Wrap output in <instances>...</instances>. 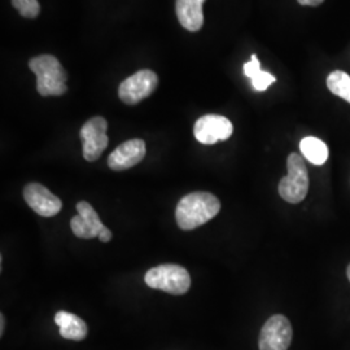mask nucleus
<instances>
[{
  "instance_id": "f257e3e1",
  "label": "nucleus",
  "mask_w": 350,
  "mask_h": 350,
  "mask_svg": "<svg viewBox=\"0 0 350 350\" xmlns=\"http://www.w3.org/2000/svg\"><path fill=\"white\" fill-rule=\"evenodd\" d=\"M221 211V202L209 192H192L182 198L175 211L179 228L195 230L213 219Z\"/></svg>"
},
{
  "instance_id": "f03ea898",
  "label": "nucleus",
  "mask_w": 350,
  "mask_h": 350,
  "mask_svg": "<svg viewBox=\"0 0 350 350\" xmlns=\"http://www.w3.org/2000/svg\"><path fill=\"white\" fill-rule=\"evenodd\" d=\"M29 68L37 75V90L42 96H62L68 91V75L55 56L33 57L29 62Z\"/></svg>"
},
{
  "instance_id": "7ed1b4c3",
  "label": "nucleus",
  "mask_w": 350,
  "mask_h": 350,
  "mask_svg": "<svg viewBox=\"0 0 350 350\" xmlns=\"http://www.w3.org/2000/svg\"><path fill=\"white\" fill-rule=\"evenodd\" d=\"M146 284L170 295H185L191 287V276L179 265L166 263L152 267L144 276Z\"/></svg>"
},
{
  "instance_id": "20e7f679",
  "label": "nucleus",
  "mask_w": 350,
  "mask_h": 350,
  "mask_svg": "<svg viewBox=\"0 0 350 350\" xmlns=\"http://www.w3.org/2000/svg\"><path fill=\"white\" fill-rule=\"evenodd\" d=\"M288 174L279 183V195L289 204H299L309 191V173L304 157L291 153L287 160Z\"/></svg>"
},
{
  "instance_id": "39448f33",
  "label": "nucleus",
  "mask_w": 350,
  "mask_h": 350,
  "mask_svg": "<svg viewBox=\"0 0 350 350\" xmlns=\"http://www.w3.org/2000/svg\"><path fill=\"white\" fill-rule=\"evenodd\" d=\"M108 122L100 116L92 117L82 126L79 137L83 143V157L88 163H94L100 159L103 152L107 150L109 139L107 135Z\"/></svg>"
},
{
  "instance_id": "423d86ee",
  "label": "nucleus",
  "mask_w": 350,
  "mask_h": 350,
  "mask_svg": "<svg viewBox=\"0 0 350 350\" xmlns=\"http://www.w3.org/2000/svg\"><path fill=\"white\" fill-rule=\"evenodd\" d=\"M159 85V77L152 70H139L125 79L118 88V96L127 105H135L150 96Z\"/></svg>"
},
{
  "instance_id": "0eeeda50",
  "label": "nucleus",
  "mask_w": 350,
  "mask_h": 350,
  "mask_svg": "<svg viewBox=\"0 0 350 350\" xmlns=\"http://www.w3.org/2000/svg\"><path fill=\"white\" fill-rule=\"evenodd\" d=\"M293 336L291 322L276 314L267 319L260 334V350H288Z\"/></svg>"
},
{
  "instance_id": "6e6552de",
  "label": "nucleus",
  "mask_w": 350,
  "mask_h": 350,
  "mask_svg": "<svg viewBox=\"0 0 350 350\" xmlns=\"http://www.w3.org/2000/svg\"><path fill=\"white\" fill-rule=\"evenodd\" d=\"M234 133V126L228 118L218 114H206L199 118L193 127L195 138L202 144L211 146L219 140H227Z\"/></svg>"
},
{
  "instance_id": "1a4fd4ad",
  "label": "nucleus",
  "mask_w": 350,
  "mask_h": 350,
  "mask_svg": "<svg viewBox=\"0 0 350 350\" xmlns=\"http://www.w3.org/2000/svg\"><path fill=\"white\" fill-rule=\"evenodd\" d=\"M24 199L34 212L46 218L59 214L63 208L62 200L39 183H29L24 188Z\"/></svg>"
},
{
  "instance_id": "9d476101",
  "label": "nucleus",
  "mask_w": 350,
  "mask_h": 350,
  "mask_svg": "<svg viewBox=\"0 0 350 350\" xmlns=\"http://www.w3.org/2000/svg\"><path fill=\"white\" fill-rule=\"evenodd\" d=\"M77 212L78 215L70 221V227L75 237L81 239L99 238L105 226L103 225L99 214L95 212L92 205L88 201H81L77 204Z\"/></svg>"
},
{
  "instance_id": "9b49d317",
  "label": "nucleus",
  "mask_w": 350,
  "mask_h": 350,
  "mask_svg": "<svg viewBox=\"0 0 350 350\" xmlns=\"http://www.w3.org/2000/svg\"><path fill=\"white\" fill-rule=\"evenodd\" d=\"M146 156V143L142 139H131L120 144L108 157V165L112 170L122 172L134 167Z\"/></svg>"
},
{
  "instance_id": "f8f14e48",
  "label": "nucleus",
  "mask_w": 350,
  "mask_h": 350,
  "mask_svg": "<svg viewBox=\"0 0 350 350\" xmlns=\"http://www.w3.org/2000/svg\"><path fill=\"white\" fill-rule=\"evenodd\" d=\"M204 1L205 0H176L175 11L179 24L188 31H199L204 25Z\"/></svg>"
},
{
  "instance_id": "ddd939ff",
  "label": "nucleus",
  "mask_w": 350,
  "mask_h": 350,
  "mask_svg": "<svg viewBox=\"0 0 350 350\" xmlns=\"http://www.w3.org/2000/svg\"><path fill=\"white\" fill-rule=\"evenodd\" d=\"M55 322L60 327V335L68 340L82 341L88 336V328L86 322L75 314L68 312H57Z\"/></svg>"
},
{
  "instance_id": "4468645a",
  "label": "nucleus",
  "mask_w": 350,
  "mask_h": 350,
  "mask_svg": "<svg viewBox=\"0 0 350 350\" xmlns=\"http://www.w3.org/2000/svg\"><path fill=\"white\" fill-rule=\"evenodd\" d=\"M244 75L252 79V86L256 91H265L276 81L274 75L269 72H263L261 63L256 55H252L250 62L244 64Z\"/></svg>"
},
{
  "instance_id": "2eb2a0df",
  "label": "nucleus",
  "mask_w": 350,
  "mask_h": 350,
  "mask_svg": "<svg viewBox=\"0 0 350 350\" xmlns=\"http://www.w3.org/2000/svg\"><path fill=\"white\" fill-rule=\"evenodd\" d=\"M300 150L304 159L313 165H323L328 160V147L323 140L315 137H306L300 143Z\"/></svg>"
},
{
  "instance_id": "dca6fc26",
  "label": "nucleus",
  "mask_w": 350,
  "mask_h": 350,
  "mask_svg": "<svg viewBox=\"0 0 350 350\" xmlns=\"http://www.w3.org/2000/svg\"><path fill=\"white\" fill-rule=\"evenodd\" d=\"M327 88L338 98L350 104V75L342 70H335L327 77Z\"/></svg>"
},
{
  "instance_id": "f3484780",
  "label": "nucleus",
  "mask_w": 350,
  "mask_h": 350,
  "mask_svg": "<svg viewBox=\"0 0 350 350\" xmlns=\"http://www.w3.org/2000/svg\"><path fill=\"white\" fill-rule=\"evenodd\" d=\"M13 7L25 18H36L40 12L38 0H12Z\"/></svg>"
},
{
  "instance_id": "a211bd4d",
  "label": "nucleus",
  "mask_w": 350,
  "mask_h": 350,
  "mask_svg": "<svg viewBox=\"0 0 350 350\" xmlns=\"http://www.w3.org/2000/svg\"><path fill=\"white\" fill-rule=\"evenodd\" d=\"M99 239H100L103 243H109V241L112 240V232H111V230H109L108 227H104V230L101 231L100 235H99Z\"/></svg>"
},
{
  "instance_id": "6ab92c4d",
  "label": "nucleus",
  "mask_w": 350,
  "mask_h": 350,
  "mask_svg": "<svg viewBox=\"0 0 350 350\" xmlns=\"http://www.w3.org/2000/svg\"><path fill=\"white\" fill-rule=\"evenodd\" d=\"M301 5H310V7H317L322 4L325 0H297Z\"/></svg>"
},
{
  "instance_id": "aec40b11",
  "label": "nucleus",
  "mask_w": 350,
  "mask_h": 350,
  "mask_svg": "<svg viewBox=\"0 0 350 350\" xmlns=\"http://www.w3.org/2000/svg\"><path fill=\"white\" fill-rule=\"evenodd\" d=\"M4 327H5V318L1 314L0 315V336H3V334H4Z\"/></svg>"
},
{
  "instance_id": "412c9836",
  "label": "nucleus",
  "mask_w": 350,
  "mask_h": 350,
  "mask_svg": "<svg viewBox=\"0 0 350 350\" xmlns=\"http://www.w3.org/2000/svg\"><path fill=\"white\" fill-rule=\"evenodd\" d=\"M347 276H348V279H349L350 282V265L348 266V269H347Z\"/></svg>"
}]
</instances>
